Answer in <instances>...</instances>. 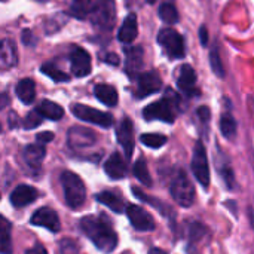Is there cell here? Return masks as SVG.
Wrapping results in <instances>:
<instances>
[{"mask_svg": "<svg viewBox=\"0 0 254 254\" xmlns=\"http://www.w3.org/2000/svg\"><path fill=\"white\" fill-rule=\"evenodd\" d=\"M104 61H106L107 64H113V65H118V64H119V58H118V55H115V54L106 55Z\"/></svg>", "mask_w": 254, "mask_h": 254, "instance_id": "obj_40", "label": "cell"}, {"mask_svg": "<svg viewBox=\"0 0 254 254\" xmlns=\"http://www.w3.org/2000/svg\"><path fill=\"white\" fill-rule=\"evenodd\" d=\"M16 64V48L10 39L0 42V65L7 68Z\"/></svg>", "mask_w": 254, "mask_h": 254, "instance_id": "obj_19", "label": "cell"}, {"mask_svg": "<svg viewBox=\"0 0 254 254\" xmlns=\"http://www.w3.org/2000/svg\"><path fill=\"white\" fill-rule=\"evenodd\" d=\"M95 141H97L95 132L83 127H73L67 132V144L73 150L91 147L92 144H95Z\"/></svg>", "mask_w": 254, "mask_h": 254, "instance_id": "obj_9", "label": "cell"}, {"mask_svg": "<svg viewBox=\"0 0 254 254\" xmlns=\"http://www.w3.org/2000/svg\"><path fill=\"white\" fill-rule=\"evenodd\" d=\"M195 83H196V73L192 68V65L189 64H183L180 67L179 71V77H177V85L179 88L186 94V95H195L196 89H195Z\"/></svg>", "mask_w": 254, "mask_h": 254, "instance_id": "obj_16", "label": "cell"}, {"mask_svg": "<svg viewBox=\"0 0 254 254\" xmlns=\"http://www.w3.org/2000/svg\"><path fill=\"white\" fill-rule=\"evenodd\" d=\"M143 63V51L140 48H134L132 51H128V61H127V68L128 71H137L141 67Z\"/></svg>", "mask_w": 254, "mask_h": 254, "instance_id": "obj_30", "label": "cell"}, {"mask_svg": "<svg viewBox=\"0 0 254 254\" xmlns=\"http://www.w3.org/2000/svg\"><path fill=\"white\" fill-rule=\"evenodd\" d=\"M158 43L162 46L164 52L173 60L183 58L186 54L185 40L174 28H162L158 34Z\"/></svg>", "mask_w": 254, "mask_h": 254, "instance_id": "obj_5", "label": "cell"}, {"mask_svg": "<svg viewBox=\"0 0 254 254\" xmlns=\"http://www.w3.org/2000/svg\"><path fill=\"white\" fill-rule=\"evenodd\" d=\"M71 112L80 121L91 122V124H95V125L103 127V128H110L113 125V116L112 115H109L106 112H100V110L89 107V106H85V104H73Z\"/></svg>", "mask_w": 254, "mask_h": 254, "instance_id": "obj_7", "label": "cell"}, {"mask_svg": "<svg viewBox=\"0 0 254 254\" xmlns=\"http://www.w3.org/2000/svg\"><path fill=\"white\" fill-rule=\"evenodd\" d=\"M143 116L146 121H162L173 124L176 119V103H173L170 97H165L156 103L149 104L143 110Z\"/></svg>", "mask_w": 254, "mask_h": 254, "instance_id": "obj_6", "label": "cell"}, {"mask_svg": "<svg viewBox=\"0 0 254 254\" xmlns=\"http://www.w3.org/2000/svg\"><path fill=\"white\" fill-rule=\"evenodd\" d=\"M46 150L42 144H30L24 149V159L31 168H39L43 162Z\"/></svg>", "mask_w": 254, "mask_h": 254, "instance_id": "obj_20", "label": "cell"}, {"mask_svg": "<svg viewBox=\"0 0 254 254\" xmlns=\"http://www.w3.org/2000/svg\"><path fill=\"white\" fill-rule=\"evenodd\" d=\"M192 171L196 177V180L201 183L204 189H208L210 186V168H208V159L207 152L202 144V141H198L193 150V159H192Z\"/></svg>", "mask_w": 254, "mask_h": 254, "instance_id": "obj_8", "label": "cell"}, {"mask_svg": "<svg viewBox=\"0 0 254 254\" xmlns=\"http://www.w3.org/2000/svg\"><path fill=\"white\" fill-rule=\"evenodd\" d=\"M220 129L226 138H232L237 134V122L232 115L225 113L220 119Z\"/></svg>", "mask_w": 254, "mask_h": 254, "instance_id": "obj_28", "label": "cell"}, {"mask_svg": "<svg viewBox=\"0 0 254 254\" xmlns=\"http://www.w3.org/2000/svg\"><path fill=\"white\" fill-rule=\"evenodd\" d=\"M118 141L124 147L125 156L131 158L134 150V137H132V122L128 118H124L116 129Z\"/></svg>", "mask_w": 254, "mask_h": 254, "instance_id": "obj_13", "label": "cell"}, {"mask_svg": "<svg viewBox=\"0 0 254 254\" xmlns=\"http://www.w3.org/2000/svg\"><path fill=\"white\" fill-rule=\"evenodd\" d=\"M127 214H128V219H129L131 225L137 231L149 232V231H153L155 229V220H153V217L144 208L131 204L127 208Z\"/></svg>", "mask_w": 254, "mask_h": 254, "instance_id": "obj_10", "label": "cell"}, {"mask_svg": "<svg viewBox=\"0 0 254 254\" xmlns=\"http://www.w3.org/2000/svg\"><path fill=\"white\" fill-rule=\"evenodd\" d=\"M223 176H225V180L228 183V188H234V174H232V170L231 168H225Z\"/></svg>", "mask_w": 254, "mask_h": 254, "instance_id": "obj_37", "label": "cell"}, {"mask_svg": "<svg viewBox=\"0 0 254 254\" xmlns=\"http://www.w3.org/2000/svg\"><path fill=\"white\" fill-rule=\"evenodd\" d=\"M147 1H149V3H155L156 0H147Z\"/></svg>", "mask_w": 254, "mask_h": 254, "instance_id": "obj_44", "label": "cell"}, {"mask_svg": "<svg viewBox=\"0 0 254 254\" xmlns=\"http://www.w3.org/2000/svg\"><path fill=\"white\" fill-rule=\"evenodd\" d=\"M198 116L202 122H208L210 121V109L207 106H202L198 109Z\"/></svg>", "mask_w": 254, "mask_h": 254, "instance_id": "obj_36", "label": "cell"}, {"mask_svg": "<svg viewBox=\"0 0 254 254\" xmlns=\"http://www.w3.org/2000/svg\"><path fill=\"white\" fill-rule=\"evenodd\" d=\"M137 33H138V27H137V16L134 13H129L125 19H124V24L121 25L119 28V33H118V39L124 43H131L135 40L137 37Z\"/></svg>", "mask_w": 254, "mask_h": 254, "instance_id": "obj_18", "label": "cell"}, {"mask_svg": "<svg viewBox=\"0 0 254 254\" xmlns=\"http://www.w3.org/2000/svg\"><path fill=\"white\" fill-rule=\"evenodd\" d=\"M40 122H42V116L36 110H33V112H30L25 116V119H24V128L25 129H33V128L39 127Z\"/></svg>", "mask_w": 254, "mask_h": 254, "instance_id": "obj_34", "label": "cell"}, {"mask_svg": "<svg viewBox=\"0 0 254 254\" xmlns=\"http://www.w3.org/2000/svg\"><path fill=\"white\" fill-rule=\"evenodd\" d=\"M71 15L83 19L88 16L89 12V0H71Z\"/></svg>", "mask_w": 254, "mask_h": 254, "instance_id": "obj_32", "label": "cell"}, {"mask_svg": "<svg viewBox=\"0 0 254 254\" xmlns=\"http://www.w3.org/2000/svg\"><path fill=\"white\" fill-rule=\"evenodd\" d=\"M149 254H167L164 250H159V249H152Z\"/></svg>", "mask_w": 254, "mask_h": 254, "instance_id": "obj_43", "label": "cell"}, {"mask_svg": "<svg viewBox=\"0 0 254 254\" xmlns=\"http://www.w3.org/2000/svg\"><path fill=\"white\" fill-rule=\"evenodd\" d=\"M162 86V80L161 76L156 71H149V73H143L138 77V88H137V94L138 97H147L152 95L155 92H158Z\"/></svg>", "mask_w": 254, "mask_h": 254, "instance_id": "obj_14", "label": "cell"}, {"mask_svg": "<svg viewBox=\"0 0 254 254\" xmlns=\"http://www.w3.org/2000/svg\"><path fill=\"white\" fill-rule=\"evenodd\" d=\"M199 39H201L202 46H207V43H208V31H207V27H204V25L199 28Z\"/></svg>", "mask_w": 254, "mask_h": 254, "instance_id": "obj_39", "label": "cell"}, {"mask_svg": "<svg viewBox=\"0 0 254 254\" xmlns=\"http://www.w3.org/2000/svg\"><path fill=\"white\" fill-rule=\"evenodd\" d=\"M12 253V243H10V223L0 216V254Z\"/></svg>", "mask_w": 254, "mask_h": 254, "instance_id": "obj_25", "label": "cell"}, {"mask_svg": "<svg viewBox=\"0 0 254 254\" xmlns=\"http://www.w3.org/2000/svg\"><path fill=\"white\" fill-rule=\"evenodd\" d=\"M40 71L43 73V74H46L48 77H51L54 82H68V76L64 73V71H61L55 64H52V63H45L42 67H40Z\"/></svg>", "mask_w": 254, "mask_h": 254, "instance_id": "obj_27", "label": "cell"}, {"mask_svg": "<svg viewBox=\"0 0 254 254\" xmlns=\"http://www.w3.org/2000/svg\"><path fill=\"white\" fill-rule=\"evenodd\" d=\"M25 254H48V252H46V249H45L43 246L36 244V246H33L30 250H27V253Z\"/></svg>", "mask_w": 254, "mask_h": 254, "instance_id": "obj_38", "label": "cell"}, {"mask_svg": "<svg viewBox=\"0 0 254 254\" xmlns=\"http://www.w3.org/2000/svg\"><path fill=\"white\" fill-rule=\"evenodd\" d=\"M31 40V31L30 30H24V34H22V42L25 45H28V42Z\"/></svg>", "mask_w": 254, "mask_h": 254, "instance_id": "obj_42", "label": "cell"}, {"mask_svg": "<svg viewBox=\"0 0 254 254\" xmlns=\"http://www.w3.org/2000/svg\"><path fill=\"white\" fill-rule=\"evenodd\" d=\"M16 95L18 98L24 103V104H30L33 103L34 97H36V85L31 79H22L18 82L16 88Z\"/></svg>", "mask_w": 254, "mask_h": 254, "instance_id": "obj_23", "label": "cell"}, {"mask_svg": "<svg viewBox=\"0 0 254 254\" xmlns=\"http://www.w3.org/2000/svg\"><path fill=\"white\" fill-rule=\"evenodd\" d=\"M140 141L144 146H147V147L159 149V147H162L167 143V137L162 135V134H143L140 137Z\"/></svg>", "mask_w": 254, "mask_h": 254, "instance_id": "obj_31", "label": "cell"}, {"mask_svg": "<svg viewBox=\"0 0 254 254\" xmlns=\"http://www.w3.org/2000/svg\"><path fill=\"white\" fill-rule=\"evenodd\" d=\"M94 94L95 97L106 106L109 107H113L118 104V92L113 86L110 85H106V83H101V85H97L94 88Z\"/></svg>", "mask_w": 254, "mask_h": 254, "instance_id": "obj_21", "label": "cell"}, {"mask_svg": "<svg viewBox=\"0 0 254 254\" xmlns=\"http://www.w3.org/2000/svg\"><path fill=\"white\" fill-rule=\"evenodd\" d=\"M159 18L167 24H176L179 21V12L173 1H165L159 7Z\"/></svg>", "mask_w": 254, "mask_h": 254, "instance_id": "obj_26", "label": "cell"}, {"mask_svg": "<svg viewBox=\"0 0 254 254\" xmlns=\"http://www.w3.org/2000/svg\"><path fill=\"white\" fill-rule=\"evenodd\" d=\"M134 176L144 186H152V179H150V174H149V170H147V165L144 161L140 159L134 164Z\"/></svg>", "mask_w": 254, "mask_h": 254, "instance_id": "obj_29", "label": "cell"}, {"mask_svg": "<svg viewBox=\"0 0 254 254\" xmlns=\"http://www.w3.org/2000/svg\"><path fill=\"white\" fill-rule=\"evenodd\" d=\"M31 225L34 226H42L46 228L51 232H58L61 229V223L60 219L57 216V213L48 207H43L40 210H37L33 216H31Z\"/></svg>", "mask_w": 254, "mask_h": 254, "instance_id": "obj_12", "label": "cell"}, {"mask_svg": "<svg viewBox=\"0 0 254 254\" xmlns=\"http://www.w3.org/2000/svg\"><path fill=\"white\" fill-rule=\"evenodd\" d=\"M88 16L101 30H112L116 18L115 0H89Z\"/></svg>", "mask_w": 254, "mask_h": 254, "instance_id": "obj_3", "label": "cell"}, {"mask_svg": "<svg viewBox=\"0 0 254 254\" xmlns=\"http://www.w3.org/2000/svg\"><path fill=\"white\" fill-rule=\"evenodd\" d=\"M61 183L67 205L71 208H79L86 199V189L82 179L71 171H64L61 174Z\"/></svg>", "mask_w": 254, "mask_h": 254, "instance_id": "obj_2", "label": "cell"}, {"mask_svg": "<svg viewBox=\"0 0 254 254\" xmlns=\"http://www.w3.org/2000/svg\"><path fill=\"white\" fill-rule=\"evenodd\" d=\"M36 140H37V143H40V144L49 143V141H52V140H54V132H49V131L40 132V134H37Z\"/></svg>", "mask_w": 254, "mask_h": 254, "instance_id": "obj_35", "label": "cell"}, {"mask_svg": "<svg viewBox=\"0 0 254 254\" xmlns=\"http://www.w3.org/2000/svg\"><path fill=\"white\" fill-rule=\"evenodd\" d=\"M36 112L46 118V119H51V121H60L63 116H64V110L61 106H58L57 103H52L49 100H43L40 103V106L36 109Z\"/></svg>", "mask_w": 254, "mask_h": 254, "instance_id": "obj_22", "label": "cell"}, {"mask_svg": "<svg viewBox=\"0 0 254 254\" xmlns=\"http://www.w3.org/2000/svg\"><path fill=\"white\" fill-rule=\"evenodd\" d=\"M97 201L98 202H101V204H104L106 207H109L112 211H115V213H124V201L116 195V193H113V192H101V193H98L97 195Z\"/></svg>", "mask_w": 254, "mask_h": 254, "instance_id": "obj_24", "label": "cell"}, {"mask_svg": "<svg viewBox=\"0 0 254 254\" xmlns=\"http://www.w3.org/2000/svg\"><path fill=\"white\" fill-rule=\"evenodd\" d=\"M71 73L76 77H85L91 73V57L82 48H73L70 55Z\"/></svg>", "mask_w": 254, "mask_h": 254, "instance_id": "obj_11", "label": "cell"}, {"mask_svg": "<svg viewBox=\"0 0 254 254\" xmlns=\"http://www.w3.org/2000/svg\"><path fill=\"white\" fill-rule=\"evenodd\" d=\"M80 228L100 252L112 253L116 249L118 235L104 219L86 216L80 220Z\"/></svg>", "mask_w": 254, "mask_h": 254, "instance_id": "obj_1", "label": "cell"}, {"mask_svg": "<svg viewBox=\"0 0 254 254\" xmlns=\"http://www.w3.org/2000/svg\"><path fill=\"white\" fill-rule=\"evenodd\" d=\"M37 198H39L37 189H34L33 186L21 185L10 193V204L16 208H22V207L34 202Z\"/></svg>", "mask_w": 254, "mask_h": 254, "instance_id": "obj_15", "label": "cell"}, {"mask_svg": "<svg viewBox=\"0 0 254 254\" xmlns=\"http://www.w3.org/2000/svg\"><path fill=\"white\" fill-rule=\"evenodd\" d=\"M210 64L213 67V71L223 77L225 76V70H223V65H222V60H220V55H219V48H217V43H214L211 52H210Z\"/></svg>", "mask_w": 254, "mask_h": 254, "instance_id": "obj_33", "label": "cell"}, {"mask_svg": "<svg viewBox=\"0 0 254 254\" xmlns=\"http://www.w3.org/2000/svg\"><path fill=\"white\" fill-rule=\"evenodd\" d=\"M170 192H171V196L174 198V201L180 207H185V208L192 207V204L195 201V188L185 173H179L174 177V180L171 182V186H170Z\"/></svg>", "mask_w": 254, "mask_h": 254, "instance_id": "obj_4", "label": "cell"}, {"mask_svg": "<svg viewBox=\"0 0 254 254\" xmlns=\"http://www.w3.org/2000/svg\"><path fill=\"white\" fill-rule=\"evenodd\" d=\"M104 171L106 174L113 179V180H119L124 179L127 176V162L124 161L121 153H113L104 164Z\"/></svg>", "mask_w": 254, "mask_h": 254, "instance_id": "obj_17", "label": "cell"}, {"mask_svg": "<svg viewBox=\"0 0 254 254\" xmlns=\"http://www.w3.org/2000/svg\"><path fill=\"white\" fill-rule=\"evenodd\" d=\"M7 104H9V97L6 94H0V110Z\"/></svg>", "mask_w": 254, "mask_h": 254, "instance_id": "obj_41", "label": "cell"}]
</instances>
